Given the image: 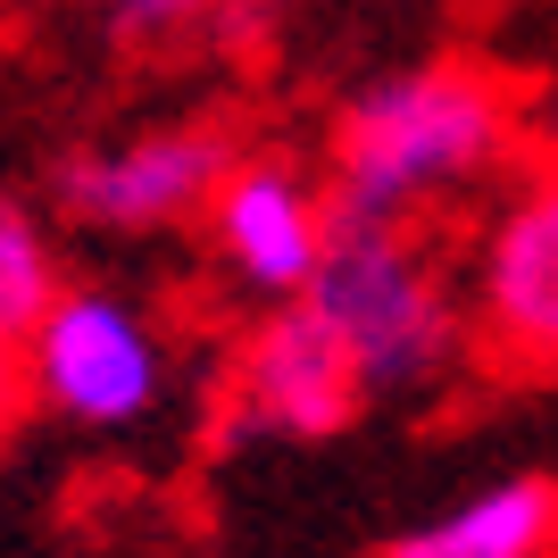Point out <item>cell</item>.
<instances>
[{
    "instance_id": "277c9868",
    "label": "cell",
    "mask_w": 558,
    "mask_h": 558,
    "mask_svg": "<svg viewBox=\"0 0 558 558\" xmlns=\"http://www.w3.org/2000/svg\"><path fill=\"white\" fill-rule=\"evenodd\" d=\"M466 342L492 375H558V159L517 167L459 258Z\"/></svg>"
},
{
    "instance_id": "6da1fadb",
    "label": "cell",
    "mask_w": 558,
    "mask_h": 558,
    "mask_svg": "<svg viewBox=\"0 0 558 558\" xmlns=\"http://www.w3.org/2000/svg\"><path fill=\"white\" fill-rule=\"evenodd\" d=\"M525 150V100L475 59L367 75L326 125V201L342 226H409L484 192Z\"/></svg>"
},
{
    "instance_id": "7a4b0ae2",
    "label": "cell",
    "mask_w": 558,
    "mask_h": 558,
    "mask_svg": "<svg viewBox=\"0 0 558 558\" xmlns=\"http://www.w3.org/2000/svg\"><path fill=\"white\" fill-rule=\"evenodd\" d=\"M308 308L342 333L367 400H434L475 359L459 276L409 226H342L333 217Z\"/></svg>"
},
{
    "instance_id": "8fae6325",
    "label": "cell",
    "mask_w": 558,
    "mask_h": 558,
    "mask_svg": "<svg viewBox=\"0 0 558 558\" xmlns=\"http://www.w3.org/2000/svg\"><path fill=\"white\" fill-rule=\"evenodd\" d=\"M25 409H34V392H25V342H17V333H0V442L17 434Z\"/></svg>"
},
{
    "instance_id": "52a82bcc",
    "label": "cell",
    "mask_w": 558,
    "mask_h": 558,
    "mask_svg": "<svg viewBox=\"0 0 558 558\" xmlns=\"http://www.w3.org/2000/svg\"><path fill=\"white\" fill-rule=\"evenodd\" d=\"M367 409V384L350 367L342 333L317 317L308 301L258 308L233 333L226 359V417L242 434H276V442H326Z\"/></svg>"
},
{
    "instance_id": "3957f363",
    "label": "cell",
    "mask_w": 558,
    "mask_h": 558,
    "mask_svg": "<svg viewBox=\"0 0 558 558\" xmlns=\"http://www.w3.org/2000/svg\"><path fill=\"white\" fill-rule=\"evenodd\" d=\"M25 392L59 425L84 434H134L175 392L167 326L117 283H68L50 317L25 333Z\"/></svg>"
},
{
    "instance_id": "ba28073f",
    "label": "cell",
    "mask_w": 558,
    "mask_h": 558,
    "mask_svg": "<svg viewBox=\"0 0 558 558\" xmlns=\"http://www.w3.org/2000/svg\"><path fill=\"white\" fill-rule=\"evenodd\" d=\"M550 550H558V492L542 475H509V484L466 492L434 525L392 534L375 558H550Z\"/></svg>"
},
{
    "instance_id": "30bf717a",
    "label": "cell",
    "mask_w": 558,
    "mask_h": 558,
    "mask_svg": "<svg viewBox=\"0 0 558 558\" xmlns=\"http://www.w3.org/2000/svg\"><path fill=\"white\" fill-rule=\"evenodd\" d=\"M217 0H109V34L117 43H167L175 25H192Z\"/></svg>"
},
{
    "instance_id": "7c38bea8",
    "label": "cell",
    "mask_w": 558,
    "mask_h": 558,
    "mask_svg": "<svg viewBox=\"0 0 558 558\" xmlns=\"http://www.w3.org/2000/svg\"><path fill=\"white\" fill-rule=\"evenodd\" d=\"M525 150H534V159H558V84L525 100Z\"/></svg>"
},
{
    "instance_id": "5b68a950",
    "label": "cell",
    "mask_w": 558,
    "mask_h": 558,
    "mask_svg": "<svg viewBox=\"0 0 558 558\" xmlns=\"http://www.w3.org/2000/svg\"><path fill=\"white\" fill-rule=\"evenodd\" d=\"M242 142L217 117H175L117 142H84L50 167V209L84 233H175L201 226Z\"/></svg>"
},
{
    "instance_id": "8992f818",
    "label": "cell",
    "mask_w": 558,
    "mask_h": 558,
    "mask_svg": "<svg viewBox=\"0 0 558 558\" xmlns=\"http://www.w3.org/2000/svg\"><path fill=\"white\" fill-rule=\"evenodd\" d=\"M201 226H209L217 276L233 292H251L258 308H283V301H308V283L326 267L333 201H326V175H308L292 150H242Z\"/></svg>"
},
{
    "instance_id": "9c48e42d",
    "label": "cell",
    "mask_w": 558,
    "mask_h": 558,
    "mask_svg": "<svg viewBox=\"0 0 558 558\" xmlns=\"http://www.w3.org/2000/svg\"><path fill=\"white\" fill-rule=\"evenodd\" d=\"M68 292V276H59V242H50V226L25 201H0V333H34L50 317V301Z\"/></svg>"
}]
</instances>
